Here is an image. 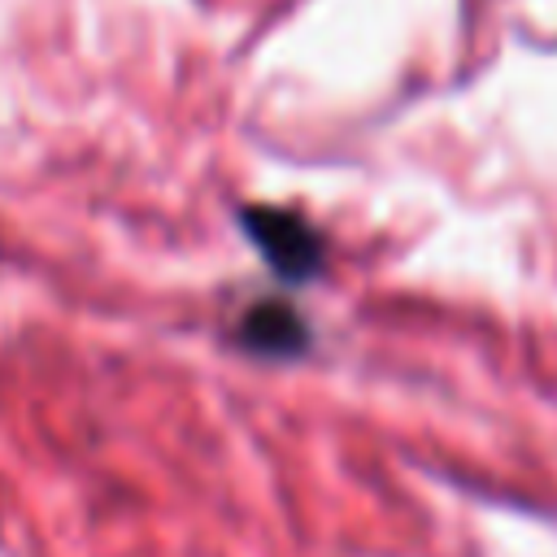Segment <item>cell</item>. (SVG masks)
I'll return each mask as SVG.
<instances>
[{"instance_id":"1","label":"cell","mask_w":557,"mask_h":557,"mask_svg":"<svg viewBox=\"0 0 557 557\" xmlns=\"http://www.w3.org/2000/svg\"><path fill=\"white\" fill-rule=\"evenodd\" d=\"M244 235L261 248L270 270H278L292 283L318 274L322 265V235L292 209H265V205L244 209Z\"/></svg>"},{"instance_id":"2","label":"cell","mask_w":557,"mask_h":557,"mask_svg":"<svg viewBox=\"0 0 557 557\" xmlns=\"http://www.w3.org/2000/svg\"><path fill=\"white\" fill-rule=\"evenodd\" d=\"M235 335L252 348V352H265V357H287L305 344V326L292 309L283 305H252L244 313V322L235 326Z\"/></svg>"}]
</instances>
